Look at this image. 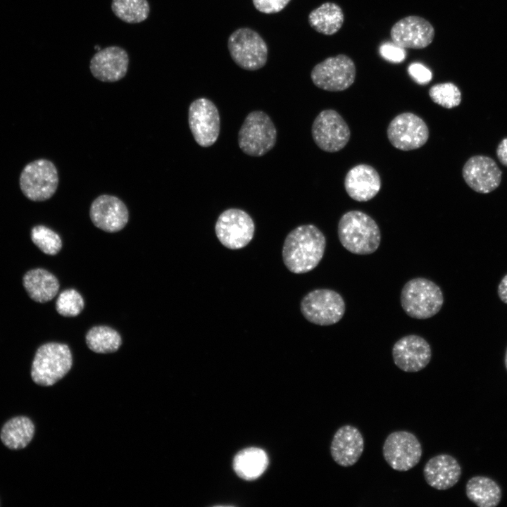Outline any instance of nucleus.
I'll return each instance as SVG.
<instances>
[{
    "label": "nucleus",
    "mask_w": 507,
    "mask_h": 507,
    "mask_svg": "<svg viewBox=\"0 0 507 507\" xmlns=\"http://www.w3.org/2000/svg\"><path fill=\"white\" fill-rule=\"evenodd\" d=\"M461 473L458 461L446 453L432 457L423 468L426 482L437 490H446L453 487L459 481Z\"/></svg>",
    "instance_id": "4be33fe9"
},
{
    "label": "nucleus",
    "mask_w": 507,
    "mask_h": 507,
    "mask_svg": "<svg viewBox=\"0 0 507 507\" xmlns=\"http://www.w3.org/2000/svg\"><path fill=\"white\" fill-rule=\"evenodd\" d=\"M467 497L479 507H495L501 499V489L492 479L477 475L471 477L466 483Z\"/></svg>",
    "instance_id": "393cba45"
},
{
    "label": "nucleus",
    "mask_w": 507,
    "mask_h": 507,
    "mask_svg": "<svg viewBox=\"0 0 507 507\" xmlns=\"http://www.w3.org/2000/svg\"><path fill=\"white\" fill-rule=\"evenodd\" d=\"M20 187L30 200L43 201L50 199L58 184V171L46 159H37L27 164L20 176Z\"/></svg>",
    "instance_id": "6e6552de"
},
{
    "label": "nucleus",
    "mask_w": 507,
    "mask_h": 507,
    "mask_svg": "<svg viewBox=\"0 0 507 507\" xmlns=\"http://www.w3.org/2000/svg\"><path fill=\"white\" fill-rule=\"evenodd\" d=\"M496 156L501 164L507 167V137L503 139L499 144Z\"/></svg>",
    "instance_id": "c9c22d12"
},
{
    "label": "nucleus",
    "mask_w": 507,
    "mask_h": 507,
    "mask_svg": "<svg viewBox=\"0 0 507 507\" xmlns=\"http://www.w3.org/2000/svg\"><path fill=\"white\" fill-rule=\"evenodd\" d=\"M32 242L44 254L56 255L62 247L59 235L44 225H37L31 230Z\"/></svg>",
    "instance_id": "c756f323"
},
{
    "label": "nucleus",
    "mask_w": 507,
    "mask_h": 507,
    "mask_svg": "<svg viewBox=\"0 0 507 507\" xmlns=\"http://www.w3.org/2000/svg\"><path fill=\"white\" fill-rule=\"evenodd\" d=\"M190 130L196 142L203 147L213 145L220 132V115L215 105L209 99L199 98L192 101L188 111Z\"/></svg>",
    "instance_id": "4468645a"
},
{
    "label": "nucleus",
    "mask_w": 507,
    "mask_h": 507,
    "mask_svg": "<svg viewBox=\"0 0 507 507\" xmlns=\"http://www.w3.org/2000/svg\"><path fill=\"white\" fill-rule=\"evenodd\" d=\"M462 175L465 183L472 190L487 194L499 186L502 172L492 158L477 155L470 157L465 162Z\"/></svg>",
    "instance_id": "f3484780"
},
{
    "label": "nucleus",
    "mask_w": 507,
    "mask_h": 507,
    "mask_svg": "<svg viewBox=\"0 0 507 507\" xmlns=\"http://www.w3.org/2000/svg\"><path fill=\"white\" fill-rule=\"evenodd\" d=\"M391 144L401 151L420 148L428 140L429 129L426 123L411 112L402 113L394 117L387 130Z\"/></svg>",
    "instance_id": "ddd939ff"
},
{
    "label": "nucleus",
    "mask_w": 507,
    "mask_h": 507,
    "mask_svg": "<svg viewBox=\"0 0 507 507\" xmlns=\"http://www.w3.org/2000/svg\"><path fill=\"white\" fill-rule=\"evenodd\" d=\"M363 450V437L357 427L351 425L340 427L334 433L330 445L333 460L344 468L356 463Z\"/></svg>",
    "instance_id": "aec40b11"
},
{
    "label": "nucleus",
    "mask_w": 507,
    "mask_h": 507,
    "mask_svg": "<svg viewBox=\"0 0 507 507\" xmlns=\"http://www.w3.org/2000/svg\"><path fill=\"white\" fill-rule=\"evenodd\" d=\"M23 284L30 297L39 303L51 301L59 290L58 279L43 268L27 271L23 276Z\"/></svg>",
    "instance_id": "5701e85b"
},
{
    "label": "nucleus",
    "mask_w": 507,
    "mask_h": 507,
    "mask_svg": "<svg viewBox=\"0 0 507 507\" xmlns=\"http://www.w3.org/2000/svg\"><path fill=\"white\" fill-rule=\"evenodd\" d=\"M227 47L234 62L247 70L263 68L268 59V46L261 36L254 30L242 27L229 37Z\"/></svg>",
    "instance_id": "0eeeda50"
},
{
    "label": "nucleus",
    "mask_w": 507,
    "mask_h": 507,
    "mask_svg": "<svg viewBox=\"0 0 507 507\" xmlns=\"http://www.w3.org/2000/svg\"><path fill=\"white\" fill-rule=\"evenodd\" d=\"M337 233L344 248L357 255L374 253L381 242V232L377 223L361 211L344 213L338 223Z\"/></svg>",
    "instance_id": "f03ea898"
},
{
    "label": "nucleus",
    "mask_w": 507,
    "mask_h": 507,
    "mask_svg": "<svg viewBox=\"0 0 507 507\" xmlns=\"http://www.w3.org/2000/svg\"><path fill=\"white\" fill-rule=\"evenodd\" d=\"M255 225L251 217L239 208H229L218 216L215 232L220 242L230 249L246 246L253 239Z\"/></svg>",
    "instance_id": "9b49d317"
},
{
    "label": "nucleus",
    "mask_w": 507,
    "mask_h": 507,
    "mask_svg": "<svg viewBox=\"0 0 507 507\" xmlns=\"http://www.w3.org/2000/svg\"><path fill=\"white\" fill-rule=\"evenodd\" d=\"M268 463V457L265 451L257 447H249L239 451L235 455L232 466L240 478L254 480L265 472Z\"/></svg>",
    "instance_id": "b1692460"
},
{
    "label": "nucleus",
    "mask_w": 507,
    "mask_h": 507,
    "mask_svg": "<svg viewBox=\"0 0 507 507\" xmlns=\"http://www.w3.org/2000/svg\"><path fill=\"white\" fill-rule=\"evenodd\" d=\"M311 133L316 145L330 153L342 149L349 142L351 135L344 119L333 109L323 110L316 116Z\"/></svg>",
    "instance_id": "f8f14e48"
},
{
    "label": "nucleus",
    "mask_w": 507,
    "mask_h": 507,
    "mask_svg": "<svg viewBox=\"0 0 507 507\" xmlns=\"http://www.w3.org/2000/svg\"><path fill=\"white\" fill-rule=\"evenodd\" d=\"M86 343L96 353H107L116 351L122 344L120 334L108 326H95L86 334Z\"/></svg>",
    "instance_id": "cd10ccee"
},
{
    "label": "nucleus",
    "mask_w": 507,
    "mask_h": 507,
    "mask_svg": "<svg viewBox=\"0 0 507 507\" xmlns=\"http://www.w3.org/2000/svg\"><path fill=\"white\" fill-rule=\"evenodd\" d=\"M505 366L507 370V349H506V354H505Z\"/></svg>",
    "instance_id": "4c0bfd02"
},
{
    "label": "nucleus",
    "mask_w": 507,
    "mask_h": 507,
    "mask_svg": "<svg viewBox=\"0 0 507 507\" xmlns=\"http://www.w3.org/2000/svg\"><path fill=\"white\" fill-rule=\"evenodd\" d=\"M129 62L126 50L118 46H110L99 50L92 56L89 69L96 79L104 82H114L126 75Z\"/></svg>",
    "instance_id": "6ab92c4d"
},
{
    "label": "nucleus",
    "mask_w": 507,
    "mask_h": 507,
    "mask_svg": "<svg viewBox=\"0 0 507 507\" xmlns=\"http://www.w3.org/2000/svg\"><path fill=\"white\" fill-rule=\"evenodd\" d=\"M276 139L274 123L268 114L261 111L249 113L238 132L239 148L251 156L267 154L274 147Z\"/></svg>",
    "instance_id": "39448f33"
},
{
    "label": "nucleus",
    "mask_w": 507,
    "mask_h": 507,
    "mask_svg": "<svg viewBox=\"0 0 507 507\" xmlns=\"http://www.w3.org/2000/svg\"><path fill=\"white\" fill-rule=\"evenodd\" d=\"M401 305L411 318L427 319L441 310L444 296L440 287L432 280L415 277L403 287L400 296Z\"/></svg>",
    "instance_id": "7ed1b4c3"
},
{
    "label": "nucleus",
    "mask_w": 507,
    "mask_h": 507,
    "mask_svg": "<svg viewBox=\"0 0 507 507\" xmlns=\"http://www.w3.org/2000/svg\"><path fill=\"white\" fill-rule=\"evenodd\" d=\"M84 303L81 294L73 289L63 291L57 298L56 309L65 317L78 315L84 308Z\"/></svg>",
    "instance_id": "2f4dec72"
},
{
    "label": "nucleus",
    "mask_w": 507,
    "mask_h": 507,
    "mask_svg": "<svg viewBox=\"0 0 507 507\" xmlns=\"http://www.w3.org/2000/svg\"><path fill=\"white\" fill-rule=\"evenodd\" d=\"M428 93L434 103L446 108L456 107L461 102V92L451 82L436 84L430 88Z\"/></svg>",
    "instance_id": "7c9ffc66"
},
{
    "label": "nucleus",
    "mask_w": 507,
    "mask_h": 507,
    "mask_svg": "<svg viewBox=\"0 0 507 507\" xmlns=\"http://www.w3.org/2000/svg\"><path fill=\"white\" fill-rule=\"evenodd\" d=\"M394 364L406 373H416L424 369L430 362V345L423 337L409 334L400 338L392 347Z\"/></svg>",
    "instance_id": "2eb2a0df"
},
{
    "label": "nucleus",
    "mask_w": 507,
    "mask_h": 507,
    "mask_svg": "<svg viewBox=\"0 0 507 507\" xmlns=\"http://www.w3.org/2000/svg\"><path fill=\"white\" fill-rule=\"evenodd\" d=\"M89 217L96 227L107 232H116L127 225L129 212L121 199L115 196L103 194L92 201Z\"/></svg>",
    "instance_id": "a211bd4d"
},
{
    "label": "nucleus",
    "mask_w": 507,
    "mask_h": 507,
    "mask_svg": "<svg viewBox=\"0 0 507 507\" xmlns=\"http://www.w3.org/2000/svg\"><path fill=\"white\" fill-rule=\"evenodd\" d=\"M434 28L426 19L409 15L398 20L392 27L393 43L403 48L421 49L428 46L434 37Z\"/></svg>",
    "instance_id": "dca6fc26"
},
{
    "label": "nucleus",
    "mask_w": 507,
    "mask_h": 507,
    "mask_svg": "<svg viewBox=\"0 0 507 507\" xmlns=\"http://www.w3.org/2000/svg\"><path fill=\"white\" fill-rule=\"evenodd\" d=\"M326 239L313 225H302L286 237L282 247V259L293 273L302 274L313 270L323 257Z\"/></svg>",
    "instance_id": "f257e3e1"
},
{
    "label": "nucleus",
    "mask_w": 507,
    "mask_h": 507,
    "mask_svg": "<svg viewBox=\"0 0 507 507\" xmlns=\"http://www.w3.org/2000/svg\"><path fill=\"white\" fill-rule=\"evenodd\" d=\"M300 308L310 323L327 326L337 323L343 318L346 306L339 293L329 289H318L302 299Z\"/></svg>",
    "instance_id": "423d86ee"
},
{
    "label": "nucleus",
    "mask_w": 507,
    "mask_h": 507,
    "mask_svg": "<svg viewBox=\"0 0 507 507\" xmlns=\"http://www.w3.org/2000/svg\"><path fill=\"white\" fill-rule=\"evenodd\" d=\"M382 454L394 470L405 472L414 468L420 461L423 449L417 437L406 430L390 433L384 440Z\"/></svg>",
    "instance_id": "9d476101"
},
{
    "label": "nucleus",
    "mask_w": 507,
    "mask_h": 507,
    "mask_svg": "<svg viewBox=\"0 0 507 507\" xmlns=\"http://www.w3.org/2000/svg\"><path fill=\"white\" fill-rule=\"evenodd\" d=\"M72 364V354L66 344H44L35 353L31 368L32 379L39 385L51 386L69 372Z\"/></svg>",
    "instance_id": "20e7f679"
},
{
    "label": "nucleus",
    "mask_w": 507,
    "mask_h": 507,
    "mask_svg": "<svg viewBox=\"0 0 507 507\" xmlns=\"http://www.w3.org/2000/svg\"><path fill=\"white\" fill-rule=\"evenodd\" d=\"M498 294L500 299L507 303V275L503 277L499 284Z\"/></svg>",
    "instance_id": "e433bc0d"
},
{
    "label": "nucleus",
    "mask_w": 507,
    "mask_h": 507,
    "mask_svg": "<svg viewBox=\"0 0 507 507\" xmlns=\"http://www.w3.org/2000/svg\"><path fill=\"white\" fill-rule=\"evenodd\" d=\"M344 188L348 195L360 202L375 197L381 188V178L371 165L359 164L351 168L344 179Z\"/></svg>",
    "instance_id": "412c9836"
},
{
    "label": "nucleus",
    "mask_w": 507,
    "mask_h": 507,
    "mask_svg": "<svg viewBox=\"0 0 507 507\" xmlns=\"http://www.w3.org/2000/svg\"><path fill=\"white\" fill-rule=\"evenodd\" d=\"M408 70L412 78L420 84H427L432 80L431 71L421 63L411 64Z\"/></svg>",
    "instance_id": "f704fd0d"
},
{
    "label": "nucleus",
    "mask_w": 507,
    "mask_h": 507,
    "mask_svg": "<svg viewBox=\"0 0 507 507\" xmlns=\"http://www.w3.org/2000/svg\"><path fill=\"white\" fill-rule=\"evenodd\" d=\"M291 0H252L254 6L260 12L267 14L281 11Z\"/></svg>",
    "instance_id": "473e14b6"
},
{
    "label": "nucleus",
    "mask_w": 507,
    "mask_h": 507,
    "mask_svg": "<svg viewBox=\"0 0 507 507\" xmlns=\"http://www.w3.org/2000/svg\"><path fill=\"white\" fill-rule=\"evenodd\" d=\"M111 9L116 17L130 24L146 20L150 13L147 0H112Z\"/></svg>",
    "instance_id": "c85d7f7f"
},
{
    "label": "nucleus",
    "mask_w": 507,
    "mask_h": 507,
    "mask_svg": "<svg viewBox=\"0 0 507 507\" xmlns=\"http://www.w3.org/2000/svg\"><path fill=\"white\" fill-rule=\"evenodd\" d=\"M344 21V15L342 8L333 2L323 4L308 15V23L311 27L325 35L337 33Z\"/></svg>",
    "instance_id": "bb28decb"
},
{
    "label": "nucleus",
    "mask_w": 507,
    "mask_h": 507,
    "mask_svg": "<svg viewBox=\"0 0 507 507\" xmlns=\"http://www.w3.org/2000/svg\"><path fill=\"white\" fill-rule=\"evenodd\" d=\"M380 51L382 57L394 63L401 62L406 58L404 49L395 44L394 43H386L382 44L380 46Z\"/></svg>",
    "instance_id": "72a5a7b5"
},
{
    "label": "nucleus",
    "mask_w": 507,
    "mask_h": 507,
    "mask_svg": "<svg viewBox=\"0 0 507 507\" xmlns=\"http://www.w3.org/2000/svg\"><path fill=\"white\" fill-rule=\"evenodd\" d=\"M35 434V425L26 416H15L3 425L0 438L2 443L12 450L22 449L31 442Z\"/></svg>",
    "instance_id": "a878e982"
},
{
    "label": "nucleus",
    "mask_w": 507,
    "mask_h": 507,
    "mask_svg": "<svg viewBox=\"0 0 507 507\" xmlns=\"http://www.w3.org/2000/svg\"><path fill=\"white\" fill-rule=\"evenodd\" d=\"M356 65L347 55L330 56L315 65L311 70L313 84L323 90L341 92L350 87L355 81Z\"/></svg>",
    "instance_id": "1a4fd4ad"
}]
</instances>
